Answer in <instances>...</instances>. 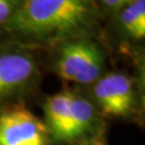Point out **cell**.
I'll return each instance as SVG.
<instances>
[{
	"mask_svg": "<svg viewBox=\"0 0 145 145\" xmlns=\"http://www.w3.org/2000/svg\"><path fill=\"white\" fill-rule=\"evenodd\" d=\"M72 91L63 89L46 98L44 104L45 125L47 127L51 142L65 144L70 119Z\"/></svg>",
	"mask_w": 145,
	"mask_h": 145,
	"instance_id": "52a82bcc",
	"label": "cell"
},
{
	"mask_svg": "<svg viewBox=\"0 0 145 145\" xmlns=\"http://www.w3.org/2000/svg\"><path fill=\"white\" fill-rule=\"evenodd\" d=\"M105 54L101 46L88 38H79L59 45L54 70L62 80L80 85L94 84L101 78Z\"/></svg>",
	"mask_w": 145,
	"mask_h": 145,
	"instance_id": "7a4b0ae2",
	"label": "cell"
},
{
	"mask_svg": "<svg viewBox=\"0 0 145 145\" xmlns=\"http://www.w3.org/2000/svg\"><path fill=\"white\" fill-rule=\"evenodd\" d=\"M0 145H51L45 122L22 104L0 109Z\"/></svg>",
	"mask_w": 145,
	"mask_h": 145,
	"instance_id": "277c9868",
	"label": "cell"
},
{
	"mask_svg": "<svg viewBox=\"0 0 145 145\" xmlns=\"http://www.w3.org/2000/svg\"><path fill=\"white\" fill-rule=\"evenodd\" d=\"M96 0H22L4 24L17 39L39 44H57L86 38L98 21Z\"/></svg>",
	"mask_w": 145,
	"mask_h": 145,
	"instance_id": "6da1fadb",
	"label": "cell"
},
{
	"mask_svg": "<svg viewBox=\"0 0 145 145\" xmlns=\"http://www.w3.org/2000/svg\"><path fill=\"white\" fill-rule=\"evenodd\" d=\"M38 63L21 50L0 51V109L24 96L38 84Z\"/></svg>",
	"mask_w": 145,
	"mask_h": 145,
	"instance_id": "3957f363",
	"label": "cell"
},
{
	"mask_svg": "<svg viewBox=\"0 0 145 145\" xmlns=\"http://www.w3.org/2000/svg\"><path fill=\"white\" fill-rule=\"evenodd\" d=\"M120 21L122 28L133 39L145 36V0H134L121 11Z\"/></svg>",
	"mask_w": 145,
	"mask_h": 145,
	"instance_id": "ba28073f",
	"label": "cell"
},
{
	"mask_svg": "<svg viewBox=\"0 0 145 145\" xmlns=\"http://www.w3.org/2000/svg\"><path fill=\"white\" fill-rule=\"evenodd\" d=\"M79 145H104V144H103V140L99 137H94L93 135L92 138H88V139L79 142Z\"/></svg>",
	"mask_w": 145,
	"mask_h": 145,
	"instance_id": "8fae6325",
	"label": "cell"
},
{
	"mask_svg": "<svg viewBox=\"0 0 145 145\" xmlns=\"http://www.w3.org/2000/svg\"><path fill=\"white\" fill-rule=\"evenodd\" d=\"M99 1H102L104 5L111 8H123L134 0H99Z\"/></svg>",
	"mask_w": 145,
	"mask_h": 145,
	"instance_id": "30bf717a",
	"label": "cell"
},
{
	"mask_svg": "<svg viewBox=\"0 0 145 145\" xmlns=\"http://www.w3.org/2000/svg\"><path fill=\"white\" fill-rule=\"evenodd\" d=\"M98 110L94 103L88 98L72 92L70 119L65 144L92 138V134L97 132Z\"/></svg>",
	"mask_w": 145,
	"mask_h": 145,
	"instance_id": "8992f818",
	"label": "cell"
},
{
	"mask_svg": "<svg viewBox=\"0 0 145 145\" xmlns=\"http://www.w3.org/2000/svg\"><path fill=\"white\" fill-rule=\"evenodd\" d=\"M93 99L98 112L106 117H128L134 112V84L129 76L121 72L101 76L93 87Z\"/></svg>",
	"mask_w": 145,
	"mask_h": 145,
	"instance_id": "5b68a950",
	"label": "cell"
},
{
	"mask_svg": "<svg viewBox=\"0 0 145 145\" xmlns=\"http://www.w3.org/2000/svg\"><path fill=\"white\" fill-rule=\"evenodd\" d=\"M22 0H0V25H4L15 15Z\"/></svg>",
	"mask_w": 145,
	"mask_h": 145,
	"instance_id": "9c48e42d",
	"label": "cell"
}]
</instances>
